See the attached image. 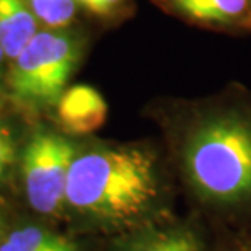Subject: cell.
I'll use <instances>...</instances> for the list:
<instances>
[{
    "label": "cell",
    "instance_id": "cell-7",
    "mask_svg": "<svg viewBox=\"0 0 251 251\" xmlns=\"http://www.w3.org/2000/svg\"><path fill=\"white\" fill-rule=\"evenodd\" d=\"M119 251H204V242L193 227L167 225L134 233L119 247Z\"/></svg>",
    "mask_w": 251,
    "mask_h": 251
},
{
    "label": "cell",
    "instance_id": "cell-15",
    "mask_svg": "<svg viewBox=\"0 0 251 251\" xmlns=\"http://www.w3.org/2000/svg\"><path fill=\"white\" fill-rule=\"evenodd\" d=\"M248 2H250V5H251V0H248Z\"/></svg>",
    "mask_w": 251,
    "mask_h": 251
},
{
    "label": "cell",
    "instance_id": "cell-1",
    "mask_svg": "<svg viewBox=\"0 0 251 251\" xmlns=\"http://www.w3.org/2000/svg\"><path fill=\"white\" fill-rule=\"evenodd\" d=\"M173 160L188 189L214 210L251 209V90L230 82L165 111Z\"/></svg>",
    "mask_w": 251,
    "mask_h": 251
},
{
    "label": "cell",
    "instance_id": "cell-14",
    "mask_svg": "<svg viewBox=\"0 0 251 251\" xmlns=\"http://www.w3.org/2000/svg\"><path fill=\"white\" fill-rule=\"evenodd\" d=\"M3 57H5L3 49H2V46H0V70H2V62H3Z\"/></svg>",
    "mask_w": 251,
    "mask_h": 251
},
{
    "label": "cell",
    "instance_id": "cell-9",
    "mask_svg": "<svg viewBox=\"0 0 251 251\" xmlns=\"http://www.w3.org/2000/svg\"><path fill=\"white\" fill-rule=\"evenodd\" d=\"M0 251H78L72 240L38 227L15 230L0 245Z\"/></svg>",
    "mask_w": 251,
    "mask_h": 251
},
{
    "label": "cell",
    "instance_id": "cell-13",
    "mask_svg": "<svg viewBox=\"0 0 251 251\" xmlns=\"http://www.w3.org/2000/svg\"><path fill=\"white\" fill-rule=\"evenodd\" d=\"M8 167H10L8 163H5V162H2V160H0V178H2L3 175H5V172H7Z\"/></svg>",
    "mask_w": 251,
    "mask_h": 251
},
{
    "label": "cell",
    "instance_id": "cell-3",
    "mask_svg": "<svg viewBox=\"0 0 251 251\" xmlns=\"http://www.w3.org/2000/svg\"><path fill=\"white\" fill-rule=\"evenodd\" d=\"M85 49L87 38L82 33L38 31L10 67L8 85L13 98L34 109L56 106Z\"/></svg>",
    "mask_w": 251,
    "mask_h": 251
},
{
    "label": "cell",
    "instance_id": "cell-5",
    "mask_svg": "<svg viewBox=\"0 0 251 251\" xmlns=\"http://www.w3.org/2000/svg\"><path fill=\"white\" fill-rule=\"evenodd\" d=\"M163 13L186 23L227 36L251 34V5L248 0H150Z\"/></svg>",
    "mask_w": 251,
    "mask_h": 251
},
{
    "label": "cell",
    "instance_id": "cell-8",
    "mask_svg": "<svg viewBox=\"0 0 251 251\" xmlns=\"http://www.w3.org/2000/svg\"><path fill=\"white\" fill-rule=\"evenodd\" d=\"M38 33V20L26 0H0V46L13 59Z\"/></svg>",
    "mask_w": 251,
    "mask_h": 251
},
{
    "label": "cell",
    "instance_id": "cell-12",
    "mask_svg": "<svg viewBox=\"0 0 251 251\" xmlns=\"http://www.w3.org/2000/svg\"><path fill=\"white\" fill-rule=\"evenodd\" d=\"M13 157H15V149L12 139H10L7 130L0 127V160L10 165L13 162Z\"/></svg>",
    "mask_w": 251,
    "mask_h": 251
},
{
    "label": "cell",
    "instance_id": "cell-10",
    "mask_svg": "<svg viewBox=\"0 0 251 251\" xmlns=\"http://www.w3.org/2000/svg\"><path fill=\"white\" fill-rule=\"evenodd\" d=\"M29 10L46 26L67 29L77 17V0H26Z\"/></svg>",
    "mask_w": 251,
    "mask_h": 251
},
{
    "label": "cell",
    "instance_id": "cell-4",
    "mask_svg": "<svg viewBox=\"0 0 251 251\" xmlns=\"http://www.w3.org/2000/svg\"><path fill=\"white\" fill-rule=\"evenodd\" d=\"M77 153L61 134L38 130L29 139L22 158L26 198L39 214H56L65 202L69 172Z\"/></svg>",
    "mask_w": 251,
    "mask_h": 251
},
{
    "label": "cell",
    "instance_id": "cell-2",
    "mask_svg": "<svg viewBox=\"0 0 251 251\" xmlns=\"http://www.w3.org/2000/svg\"><path fill=\"white\" fill-rule=\"evenodd\" d=\"M162 193V162L153 147L95 144L75 153L65 202L98 224L126 227L147 217Z\"/></svg>",
    "mask_w": 251,
    "mask_h": 251
},
{
    "label": "cell",
    "instance_id": "cell-11",
    "mask_svg": "<svg viewBox=\"0 0 251 251\" xmlns=\"http://www.w3.org/2000/svg\"><path fill=\"white\" fill-rule=\"evenodd\" d=\"M77 3L104 25H118L134 15V0H77Z\"/></svg>",
    "mask_w": 251,
    "mask_h": 251
},
{
    "label": "cell",
    "instance_id": "cell-6",
    "mask_svg": "<svg viewBox=\"0 0 251 251\" xmlns=\"http://www.w3.org/2000/svg\"><path fill=\"white\" fill-rule=\"evenodd\" d=\"M57 123L65 134L88 135L106 123L108 104L97 88L74 85L65 88L56 103Z\"/></svg>",
    "mask_w": 251,
    "mask_h": 251
}]
</instances>
